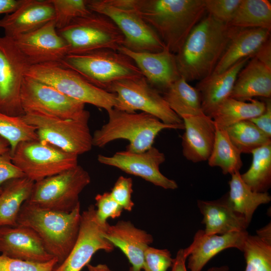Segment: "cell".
I'll return each instance as SVG.
<instances>
[{"mask_svg":"<svg viewBox=\"0 0 271 271\" xmlns=\"http://www.w3.org/2000/svg\"><path fill=\"white\" fill-rule=\"evenodd\" d=\"M239 29L205 15L175 54L181 77L187 82L199 81L210 75Z\"/></svg>","mask_w":271,"mask_h":271,"instance_id":"6da1fadb","label":"cell"},{"mask_svg":"<svg viewBox=\"0 0 271 271\" xmlns=\"http://www.w3.org/2000/svg\"><path fill=\"white\" fill-rule=\"evenodd\" d=\"M145 22L176 54L207 13L204 0H135Z\"/></svg>","mask_w":271,"mask_h":271,"instance_id":"7a4b0ae2","label":"cell"},{"mask_svg":"<svg viewBox=\"0 0 271 271\" xmlns=\"http://www.w3.org/2000/svg\"><path fill=\"white\" fill-rule=\"evenodd\" d=\"M80 205L70 212L43 208L27 201L23 204L17 225L33 230L47 251L58 264L66 258L76 241L79 229Z\"/></svg>","mask_w":271,"mask_h":271,"instance_id":"3957f363","label":"cell"},{"mask_svg":"<svg viewBox=\"0 0 271 271\" xmlns=\"http://www.w3.org/2000/svg\"><path fill=\"white\" fill-rule=\"evenodd\" d=\"M108 120L92 135L93 146L102 148L114 140L128 141L126 150L139 153L153 147L155 139L166 129H183L184 124H169L144 112H128L115 108L107 111Z\"/></svg>","mask_w":271,"mask_h":271,"instance_id":"277c9868","label":"cell"},{"mask_svg":"<svg viewBox=\"0 0 271 271\" xmlns=\"http://www.w3.org/2000/svg\"><path fill=\"white\" fill-rule=\"evenodd\" d=\"M60 63L76 72L94 86L107 91L116 81L144 76L130 58L110 49L68 54Z\"/></svg>","mask_w":271,"mask_h":271,"instance_id":"5b68a950","label":"cell"},{"mask_svg":"<svg viewBox=\"0 0 271 271\" xmlns=\"http://www.w3.org/2000/svg\"><path fill=\"white\" fill-rule=\"evenodd\" d=\"M92 12L109 18L124 36L123 46L136 52H158L165 48L154 29L143 19L135 0H87Z\"/></svg>","mask_w":271,"mask_h":271,"instance_id":"8992f818","label":"cell"},{"mask_svg":"<svg viewBox=\"0 0 271 271\" xmlns=\"http://www.w3.org/2000/svg\"><path fill=\"white\" fill-rule=\"evenodd\" d=\"M25 76L50 85L66 95L107 112L117 105L116 95L98 88L59 62L29 66Z\"/></svg>","mask_w":271,"mask_h":271,"instance_id":"52a82bcc","label":"cell"},{"mask_svg":"<svg viewBox=\"0 0 271 271\" xmlns=\"http://www.w3.org/2000/svg\"><path fill=\"white\" fill-rule=\"evenodd\" d=\"M90 182L88 172L78 165L34 182L27 201L43 208L70 212L80 205L79 195Z\"/></svg>","mask_w":271,"mask_h":271,"instance_id":"ba28073f","label":"cell"},{"mask_svg":"<svg viewBox=\"0 0 271 271\" xmlns=\"http://www.w3.org/2000/svg\"><path fill=\"white\" fill-rule=\"evenodd\" d=\"M68 46V54H80L101 49L118 51L124 37L108 17L97 13L73 20L57 30Z\"/></svg>","mask_w":271,"mask_h":271,"instance_id":"9c48e42d","label":"cell"},{"mask_svg":"<svg viewBox=\"0 0 271 271\" xmlns=\"http://www.w3.org/2000/svg\"><path fill=\"white\" fill-rule=\"evenodd\" d=\"M22 116L36 128L40 141L77 156L92 149L89 119H63L40 112L26 113Z\"/></svg>","mask_w":271,"mask_h":271,"instance_id":"30bf717a","label":"cell"},{"mask_svg":"<svg viewBox=\"0 0 271 271\" xmlns=\"http://www.w3.org/2000/svg\"><path fill=\"white\" fill-rule=\"evenodd\" d=\"M13 163L34 182L78 165V156L39 140L21 142L11 155Z\"/></svg>","mask_w":271,"mask_h":271,"instance_id":"8fae6325","label":"cell"},{"mask_svg":"<svg viewBox=\"0 0 271 271\" xmlns=\"http://www.w3.org/2000/svg\"><path fill=\"white\" fill-rule=\"evenodd\" d=\"M20 100L25 113L40 112L53 117L72 119H89L85 104L53 86L25 76Z\"/></svg>","mask_w":271,"mask_h":271,"instance_id":"7c38bea8","label":"cell"},{"mask_svg":"<svg viewBox=\"0 0 271 271\" xmlns=\"http://www.w3.org/2000/svg\"><path fill=\"white\" fill-rule=\"evenodd\" d=\"M107 91L116 95L115 108L128 112H146L169 124H182L183 120L169 106L163 95L143 76L113 83Z\"/></svg>","mask_w":271,"mask_h":271,"instance_id":"4fadbf2b","label":"cell"},{"mask_svg":"<svg viewBox=\"0 0 271 271\" xmlns=\"http://www.w3.org/2000/svg\"><path fill=\"white\" fill-rule=\"evenodd\" d=\"M29 66L13 39L0 37V112L12 116L25 114L20 94Z\"/></svg>","mask_w":271,"mask_h":271,"instance_id":"5bb4252c","label":"cell"},{"mask_svg":"<svg viewBox=\"0 0 271 271\" xmlns=\"http://www.w3.org/2000/svg\"><path fill=\"white\" fill-rule=\"evenodd\" d=\"M108 225L98 219L94 205H90L81 213L78 233L71 251L53 271H81L97 251L112 252L114 246L104 236Z\"/></svg>","mask_w":271,"mask_h":271,"instance_id":"9a60e30c","label":"cell"},{"mask_svg":"<svg viewBox=\"0 0 271 271\" xmlns=\"http://www.w3.org/2000/svg\"><path fill=\"white\" fill-rule=\"evenodd\" d=\"M165 160V154L154 147L139 153L126 150L117 152L111 156H97L98 161L102 164L117 168L165 189H176L178 187L177 183L166 177L160 170V165Z\"/></svg>","mask_w":271,"mask_h":271,"instance_id":"2e32d148","label":"cell"},{"mask_svg":"<svg viewBox=\"0 0 271 271\" xmlns=\"http://www.w3.org/2000/svg\"><path fill=\"white\" fill-rule=\"evenodd\" d=\"M13 39L29 66L60 63L68 54V46L58 34L54 20Z\"/></svg>","mask_w":271,"mask_h":271,"instance_id":"e0dca14e","label":"cell"},{"mask_svg":"<svg viewBox=\"0 0 271 271\" xmlns=\"http://www.w3.org/2000/svg\"><path fill=\"white\" fill-rule=\"evenodd\" d=\"M118 51L130 58L148 82L163 93L181 78L175 54L167 48L158 52H136L121 46Z\"/></svg>","mask_w":271,"mask_h":271,"instance_id":"ac0fdd59","label":"cell"},{"mask_svg":"<svg viewBox=\"0 0 271 271\" xmlns=\"http://www.w3.org/2000/svg\"><path fill=\"white\" fill-rule=\"evenodd\" d=\"M248 235L246 230L207 235L203 230H198L192 243L184 249L188 259L187 268L190 271H201L211 258L228 248H235L242 251Z\"/></svg>","mask_w":271,"mask_h":271,"instance_id":"d6986e66","label":"cell"},{"mask_svg":"<svg viewBox=\"0 0 271 271\" xmlns=\"http://www.w3.org/2000/svg\"><path fill=\"white\" fill-rule=\"evenodd\" d=\"M0 252L10 257L35 262L54 258L33 230L18 225L0 228Z\"/></svg>","mask_w":271,"mask_h":271,"instance_id":"ffe728a7","label":"cell"},{"mask_svg":"<svg viewBox=\"0 0 271 271\" xmlns=\"http://www.w3.org/2000/svg\"><path fill=\"white\" fill-rule=\"evenodd\" d=\"M104 236L128 259L131 264L129 271H142L145 251L154 240L151 234L130 221L120 220L114 225L108 224Z\"/></svg>","mask_w":271,"mask_h":271,"instance_id":"44dd1931","label":"cell"},{"mask_svg":"<svg viewBox=\"0 0 271 271\" xmlns=\"http://www.w3.org/2000/svg\"><path fill=\"white\" fill-rule=\"evenodd\" d=\"M54 19V9L51 0H24L16 11L0 19V28L4 30L5 36L14 39Z\"/></svg>","mask_w":271,"mask_h":271,"instance_id":"7402d4cb","label":"cell"},{"mask_svg":"<svg viewBox=\"0 0 271 271\" xmlns=\"http://www.w3.org/2000/svg\"><path fill=\"white\" fill-rule=\"evenodd\" d=\"M182 119L185 130L182 137L183 156L193 163L207 161L215 140L214 122L205 114L185 116Z\"/></svg>","mask_w":271,"mask_h":271,"instance_id":"603a6c76","label":"cell"},{"mask_svg":"<svg viewBox=\"0 0 271 271\" xmlns=\"http://www.w3.org/2000/svg\"><path fill=\"white\" fill-rule=\"evenodd\" d=\"M197 206L203 215L202 223L207 235L224 234L246 230L249 224L229 204L227 194L215 200H198Z\"/></svg>","mask_w":271,"mask_h":271,"instance_id":"cb8c5ba5","label":"cell"},{"mask_svg":"<svg viewBox=\"0 0 271 271\" xmlns=\"http://www.w3.org/2000/svg\"><path fill=\"white\" fill-rule=\"evenodd\" d=\"M250 57L244 58L220 74H211L199 81L195 87L204 114L210 117L217 106L229 97L237 75Z\"/></svg>","mask_w":271,"mask_h":271,"instance_id":"d4e9b609","label":"cell"},{"mask_svg":"<svg viewBox=\"0 0 271 271\" xmlns=\"http://www.w3.org/2000/svg\"><path fill=\"white\" fill-rule=\"evenodd\" d=\"M271 97V69L251 58L238 73L229 97L246 101Z\"/></svg>","mask_w":271,"mask_h":271,"instance_id":"484cf974","label":"cell"},{"mask_svg":"<svg viewBox=\"0 0 271 271\" xmlns=\"http://www.w3.org/2000/svg\"><path fill=\"white\" fill-rule=\"evenodd\" d=\"M269 38L270 31L268 30L239 28L230 39L212 73H221L239 61L247 57H253Z\"/></svg>","mask_w":271,"mask_h":271,"instance_id":"4316f807","label":"cell"},{"mask_svg":"<svg viewBox=\"0 0 271 271\" xmlns=\"http://www.w3.org/2000/svg\"><path fill=\"white\" fill-rule=\"evenodd\" d=\"M34 182L25 177L4 183L0 190V228L17 225L21 208L28 200Z\"/></svg>","mask_w":271,"mask_h":271,"instance_id":"83f0119b","label":"cell"},{"mask_svg":"<svg viewBox=\"0 0 271 271\" xmlns=\"http://www.w3.org/2000/svg\"><path fill=\"white\" fill-rule=\"evenodd\" d=\"M231 175L229 191L227 194L228 202L233 209L249 224L256 209L259 205L269 203L271 196L268 192L252 191L241 179L239 172Z\"/></svg>","mask_w":271,"mask_h":271,"instance_id":"f1b7e54d","label":"cell"},{"mask_svg":"<svg viewBox=\"0 0 271 271\" xmlns=\"http://www.w3.org/2000/svg\"><path fill=\"white\" fill-rule=\"evenodd\" d=\"M249 101L246 102L228 97L217 106L210 117L216 125L225 128L263 112L265 109L264 101L254 99Z\"/></svg>","mask_w":271,"mask_h":271,"instance_id":"f546056e","label":"cell"},{"mask_svg":"<svg viewBox=\"0 0 271 271\" xmlns=\"http://www.w3.org/2000/svg\"><path fill=\"white\" fill-rule=\"evenodd\" d=\"M163 94L170 108L181 118L187 115L204 114L198 90L182 77L172 84Z\"/></svg>","mask_w":271,"mask_h":271,"instance_id":"4dcf8cb0","label":"cell"},{"mask_svg":"<svg viewBox=\"0 0 271 271\" xmlns=\"http://www.w3.org/2000/svg\"><path fill=\"white\" fill-rule=\"evenodd\" d=\"M230 27L271 30V3L267 0H241L231 20Z\"/></svg>","mask_w":271,"mask_h":271,"instance_id":"1f68e13d","label":"cell"},{"mask_svg":"<svg viewBox=\"0 0 271 271\" xmlns=\"http://www.w3.org/2000/svg\"><path fill=\"white\" fill-rule=\"evenodd\" d=\"M214 142L208 159L210 167L220 168L224 175L239 172L242 166L241 153L232 144L225 128L215 124Z\"/></svg>","mask_w":271,"mask_h":271,"instance_id":"d6a6232c","label":"cell"},{"mask_svg":"<svg viewBox=\"0 0 271 271\" xmlns=\"http://www.w3.org/2000/svg\"><path fill=\"white\" fill-rule=\"evenodd\" d=\"M248 170L240 177L253 191L267 192L271 186V143L255 149Z\"/></svg>","mask_w":271,"mask_h":271,"instance_id":"836d02e7","label":"cell"},{"mask_svg":"<svg viewBox=\"0 0 271 271\" xmlns=\"http://www.w3.org/2000/svg\"><path fill=\"white\" fill-rule=\"evenodd\" d=\"M232 144L242 153L249 154L271 143L268 137L249 120H243L225 128Z\"/></svg>","mask_w":271,"mask_h":271,"instance_id":"e575fe53","label":"cell"},{"mask_svg":"<svg viewBox=\"0 0 271 271\" xmlns=\"http://www.w3.org/2000/svg\"><path fill=\"white\" fill-rule=\"evenodd\" d=\"M242 252L246 264L244 271H271V241L248 234Z\"/></svg>","mask_w":271,"mask_h":271,"instance_id":"d590c367","label":"cell"},{"mask_svg":"<svg viewBox=\"0 0 271 271\" xmlns=\"http://www.w3.org/2000/svg\"><path fill=\"white\" fill-rule=\"evenodd\" d=\"M0 136L10 145V155L21 142L39 140L36 128L22 116H12L0 112Z\"/></svg>","mask_w":271,"mask_h":271,"instance_id":"8d00e7d4","label":"cell"},{"mask_svg":"<svg viewBox=\"0 0 271 271\" xmlns=\"http://www.w3.org/2000/svg\"><path fill=\"white\" fill-rule=\"evenodd\" d=\"M55 12L54 22L57 30L68 25L76 18L90 15L87 0H51Z\"/></svg>","mask_w":271,"mask_h":271,"instance_id":"74e56055","label":"cell"},{"mask_svg":"<svg viewBox=\"0 0 271 271\" xmlns=\"http://www.w3.org/2000/svg\"><path fill=\"white\" fill-rule=\"evenodd\" d=\"M58 264L55 257L46 262H35L0 255V271H53Z\"/></svg>","mask_w":271,"mask_h":271,"instance_id":"f35d334b","label":"cell"},{"mask_svg":"<svg viewBox=\"0 0 271 271\" xmlns=\"http://www.w3.org/2000/svg\"><path fill=\"white\" fill-rule=\"evenodd\" d=\"M174 258L167 249L149 246L145 252L143 271H167L172 267Z\"/></svg>","mask_w":271,"mask_h":271,"instance_id":"ab89813d","label":"cell"},{"mask_svg":"<svg viewBox=\"0 0 271 271\" xmlns=\"http://www.w3.org/2000/svg\"><path fill=\"white\" fill-rule=\"evenodd\" d=\"M241 2V0H204L206 12L227 25Z\"/></svg>","mask_w":271,"mask_h":271,"instance_id":"60d3db41","label":"cell"},{"mask_svg":"<svg viewBox=\"0 0 271 271\" xmlns=\"http://www.w3.org/2000/svg\"><path fill=\"white\" fill-rule=\"evenodd\" d=\"M95 200L96 216L101 222L106 223L108 219H115L121 215L123 209L112 198L110 192L98 194Z\"/></svg>","mask_w":271,"mask_h":271,"instance_id":"b9f144b4","label":"cell"},{"mask_svg":"<svg viewBox=\"0 0 271 271\" xmlns=\"http://www.w3.org/2000/svg\"><path fill=\"white\" fill-rule=\"evenodd\" d=\"M132 180L129 177L120 176L112 188L110 194L112 198L122 208L131 211L134 206L131 199Z\"/></svg>","mask_w":271,"mask_h":271,"instance_id":"7bdbcfd3","label":"cell"},{"mask_svg":"<svg viewBox=\"0 0 271 271\" xmlns=\"http://www.w3.org/2000/svg\"><path fill=\"white\" fill-rule=\"evenodd\" d=\"M25 177L23 172L13 163L10 152L0 155V190L7 181Z\"/></svg>","mask_w":271,"mask_h":271,"instance_id":"ee69618b","label":"cell"},{"mask_svg":"<svg viewBox=\"0 0 271 271\" xmlns=\"http://www.w3.org/2000/svg\"><path fill=\"white\" fill-rule=\"evenodd\" d=\"M265 109L259 115L249 120L268 137H271V100L265 98Z\"/></svg>","mask_w":271,"mask_h":271,"instance_id":"f6af8a7d","label":"cell"},{"mask_svg":"<svg viewBox=\"0 0 271 271\" xmlns=\"http://www.w3.org/2000/svg\"><path fill=\"white\" fill-rule=\"evenodd\" d=\"M271 69V41L268 39L257 50L253 57Z\"/></svg>","mask_w":271,"mask_h":271,"instance_id":"bcb514c9","label":"cell"},{"mask_svg":"<svg viewBox=\"0 0 271 271\" xmlns=\"http://www.w3.org/2000/svg\"><path fill=\"white\" fill-rule=\"evenodd\" d=\"M187 258L184 248L180 249L174 258L171 271H187L186 264Z\"/></svg>","mask_w":271,"mask_h":271,"instance_id":"7dc6e473","label":"cell"},{"mask_svg":"<svg viewBox=\"0 0 271 271\" xmlns=\"http://www.w3.org/2000/svg\"><path fill=\"white\" fill-rule=\"evenodd\" d=\"M24 0H0V15L11 14L16 11Z\"/></svg>","mask_w":271,"mask_h":271,"instance_id":"c3c4849f","label":"cell"},{"mask_svg":"<svg viewBox=\"0 0 271 271\" xmlns=\"http://www.w3.org/2000/svg\"><path fill=\"white\" fill-rule=\"evenodd\" d=\"M256 235L268 241H271L270 223L256 231Z\"/></svg>","mask_w":271,"mask_h":271,"instance_id":"681fc988","label":"cell"},{"mask_svg":"<svg viewBox=\"0 0 271 271\" xmlns=\"http://www.w3.org/2000/svg\"><path fill=\"white\" fill-rule=\"evenodd\" d=\"M86 266L88 271H112L105 264H98L95 265L88 264Z\"/></svg>","mask_w":271,"mask_h":271,"instance_id":"f907efd6","label":"cell"},{"mask_svg":"<svg viewBox=\"0 0 271 271\" xmlns=\"http://www.w3.org/2000/svg\"><path fill=\"white\" fill-rule=\"evenodd\" d=\"M10 152V145L8 142L0 136V155Z\"/></svg>","mask_w":271,"mask_h":271,"instance_id":"816d5d0a","label":"cell"},{"mask_svg":"<svg viewBox=\"0 0 271 271\" xmlns=\"http://www.w3.org/2000/svg\"><path fill=\"white\" fill-rule=\"evenodd\" d=\"M229 268L228 265H223L220 266H214L210 267L207 271H229Z\"/></svg>","mask_w":271,"mask_h":271,"instance_id":"f5cc1de1","label":"cell"}]
</instances>
